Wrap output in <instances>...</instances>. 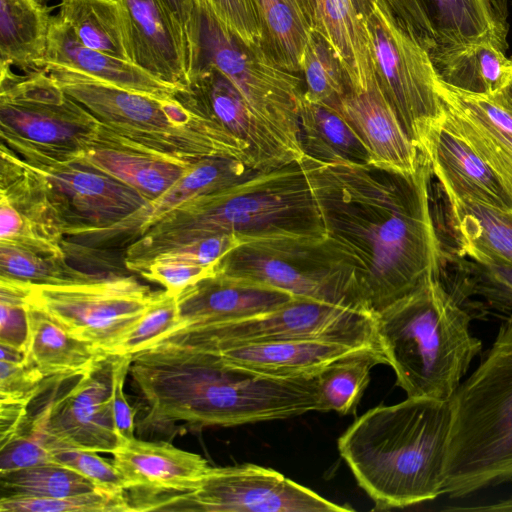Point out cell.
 <instances>
[{
	"label": "cell",
	"mask_w": 512,
	"mask_h": 512,
	"mask_svg": "<svg viewBox=\"0 0 512 512\" xmlns=\"http://www.w3.org/2000/svg\"><path fill=\"white\" fill-rule=\"evenodd\" d=\"M117 358L107 353L85 371L47 378L21 429L111 454L121 442L112 403Z\"/></svg>",
	"instance_id": "11"
},
{
	"label": "cell",
	"mask_w": 512,
	"mask_h": 512,
	"mask_svg": "<svg viewBox=\"0 0 512 512\" xmlns=\"http://www.w3.org/2000/svg\"><path fill=\"white\" fill-rule=\"evenodd\" d=\"M448 201L470 200L512 212V197L471 145L439 120L420 147Z\"/></svg>",
	"instance_id": "21"
},
{
	"label": "cell",
	"mask_w": 512,
	"mask_h": 512,
	"mask_svg": "<svg viewBox=\"0 0 512 512\" xmlns=\"http://www.w3.org/2000/svg\"><path fill=\"white\" fill-rule=\"evenodd\" d=\"M34 1H35V2H37V3H39V4L44 5V2H45L46 0H34Z\"/></svg>",
	"instance_id": "56"
},
{
	"label": "cell",
	"mask_w": 512,
	"mask_h": 512,
	"mask_svg": "<svg viewBox=\"0 0 512 512\" xmlns=\"http://www.w3.org/2000/svg\"><path fill=\"white\" fill-rule=\"evenodd\" d=\"M256 171L231 158L204 159L168 191L149 200L121 220L106 226L69 229L66 233L65 250H125L180 204L196 196L233 185Z\"/></svg>",
	"instance_id": "17"
},
{
	"label": "cell",
	"mask_w": 512,
	"mask_h": 512,
	"mask_svg": "<svg viewBox=\"0 0 512 512\" xmlns=\"http://www.w3.org/2000/svg\"><path fill=\"white\" fill-rule=\"evenodd\" d=\"M134 511L341 512L335 504L280 472L255 464L209 467L182 491L132 490Z\"/></svg>",
	"instance_id": "9"
},
{
	"label": "cell",
	"mask_w": 512,
	"mask_h": 512,
	"mask_svg": "<svg viewBox=\"0 0 512 512\" xmlns=\"http://www.w3.org/2000/svg\"><path fill=\"white\" fill-rule=\"evenodd\" d=\"M0 276L35 285H65L103 277L70 266L66 258L45 256L1 243Z\"/></svg>",
	"instance_id": "41"
},
{
	"label": "cell",
	"mask_w": 512,
	"mask_h": 512,
	"mask_svg": "<svg viewBox=\"0 0 512 512\" xmlns=\"http://www.w3.org/2000/svg\"><path fill=\"white\" fill-rule=\"evenodd\" d=\"M288 340H322L379 347L374 314L302 297H295L276 309L249 318L181 328L154 344L207 350Z\"/></svg>",
	"instance_id": "10"
},
{
	"label": "cell",
	"mask_w": 512,
	"mask_h": 512,
	"mask_svg": "<svg viewBox=\"0 0 512 512\" xmlns=\"http://www.w3.org/2000/svg\"><path fill=\"white\" fill-rule=\"evenodd\" d=\"M378 0H352L358 12L366 20L374 10L375 4Z\"/></svg>",
	"instance_id": "55"
},
{
	"label": "cell",
	"mask_w": 512,
	"mask_h": 512,
	"mask_svg": "<svg viewBox=\"0 0 512 512\" xmlns=\"http://www.w3.org/2000/svg\"><path fill=\"white\" fill-rule=\"evenodd\" d=\"M264 53L280 67L301 73L314 30L313 0H253Z\"/></svg>",
	"instance_id": "31"
},
{
	"label": "cell",
	"mask_w": 512,
	"mask_h": 512,
	"mask_svg": "<svg viewBox=\"0 0 512 512\" xmlns=\"http://www.w3.org/2000/svg\"><path fill=\"white\" fill-rule=\"evenodd\" d=\"M376 81L404 131L420 151L443 114L439 78L429 53L378 0L366 19Z\"/></svg>",
	"instance_id": "12"
},
{
	"label": "cell",
	"mask_w": 512,
	"mask_h": 512,
	"mask_svg": "<svg viewBox=\"0 0 512 512\" xmlns=\"http://www.w3.org/2000/svg\"><path fill=\"white\" fill-rule=\"evenodd\" d=\"M452 286L469 300L480 297L487 308L512 316V264L494 258L459 256Z\"/></svg>",
	"instance_id": "38"
},
{
	"label": "cell",
	"mask_w": 512,
	"mask_h": 512,
	"mask_svg": "<svg viewBox=\"0 0 512 512\" xmlns=\"http://www.w3.org/2000/svg\"><path fill=\"white\" fill-rule=\"evenodd\" d=\"M506 48L494 41H477L430 56L439 80L457 90L491 95L512 71Z\"/></svg>",
	"instance_id": "32"
},
{
	"label": "cell",
	"mask_w": 512,
	"mask_h": 512,
	"mask_svg": "<svg viewBox=\"0 0 512 512\" xmlns=\"http://www.w3.org/2000/svg\"><path fill=\"white\" fill-rule=\"evenodd\" d=\"M299 127L304 154L323 162L372 164L369 150L340 113L304 95Z\"/></svg>",
	"instance_id": "35"
},
{
	"label": "cell",
	"mask_w": 512,
	"mask_h": 512,
	"mask_svg": "<svg viewBox=\"0 0 512 512\" xmlns=\"http://www.w3.org/2000/svg\"><path fill=\"white\" fill-rule=\"evenodd\" d=\"M160 292L134 276H104L65 285L29 284L27 302L45 311L72 335L108 353Z\"/></svg>",
	"instance_id": "14"
},
{
	"label": "cell",
	"mask_w": 512,
	"mask_h": 512,
	"mask_svg": "<svg viewBox=\"0 0 512 512\" xmlns=\"http://www.w3.org/2000/svg\"><path fill=\"white\" fill-rule=\"evenodd\" d=\"M129 61L155 79L184 89L189 83L183 33L163 0H118Z\"/></svg>",
	"instance_id": "19"
},
{
	"label": "cell",
	"mask_w": 512,
	"mask_h": 512,
	"mask_svg": "<svg viewBox=\"0 0 512 512\" xmlns=\"http://www.w3.org/2000/svg\"><path fill=\"white\" fill-rule=\"evenodd\" d=\"M132 355H118L113 375L112 403L116 430L120 440L134 438L136 410L130 406L124 383L130 370Z\"/></svg>",
	"instance_id": "52"
},
{
	"label": "cell",
	"mask_w": 512,
	"mask_h": 512,
	"mask_svg": "<svg viewBox=\"0 0 512 512\" xmlns=\"http://www.w3.org/2000/svg\"><path fill=\"white\" fill-rule=\"evenodd\" d=\"M447 511H475V512H512V496L491 504L471 507H447Z\"/></svg>",
	"instance_id": "53"
},
{
	"label": "cell",
	"mask_w": 512,
	"mask_h": 512,
	"mask_svg": "<svg viewBox=\"0 0 512 512\" xmlns=\"http://www.w3.org/2000/svg\"><path fill=\"white\" fill-rule=\"evenodd\" d=\"M443 495L466 498L512 482V316L450 399Z\"/></svg>",
	"instance_id": "6"
},
{
	"label": "cell",
	"mask_w": 512,
	"mask_h": 512,
	"mask_svg": "<svg viewBox=\"0 0 512 512\" xmlns=\"http://www.w3.org/2000/svg\"><path fill=\"white\" fill-rule=\"evenodd\" d=\"M36 434L48 448L56 464L85 476L103 489L115 492L128 490V484L113 460L104 459L97 452L70 445L54 437Z\"/></svg>",
	"instance_id": "44"
},
{
	"label": "cell",
	"mask_w": 512,
	"mask_h": 512,
	"mask_svg": "<svg viewBox=\"0 0 512 512\" xmlns=\"http://www.w3.org/2000/svg\"><path fill=\"white\" fill-rule=\"evenodd\" d=\"M450 400L407 397L357 418L338 450L374 510L406 508L443 495Z\"/></svg>",
	"instance_id": "3"
},
{
	"label": "cell",
	"mask_w": 512,
	"mask_h": 512,
	"mask_svg": "<svg viewBox=\"0 0 512 512\" xmlns=\"http://www.w3.org/2000/svg\"><path fill=\"white\" fill-rule=\"evenodd\" d=\"M512 112V71L503 86L489 95Z\"/></svg>",
	"instance_id": "54"
},
{
	"label": "cell",
	"mask_w": 512,
	"mask_h": 512,
	"mask_svg": "<svg viewBox=\"0 0 512 512\" xmlns=\"http://www.w3.org/2000/svg\"><path fill=\"white\" fill-rule=\"evenodd\" d=\"M294 298L278 288L215 273L177 295L178 329L249 318L276 309Z\"/></svg>",
	"instance_id": "23"
},
{
	"label": "cell",
	"mask_w": 512,
	"mask_h": 512,
	"mask_svg": "<svg viewBox=\"0 0 512 512\" xmlns=\"http://www.w3.org/2000/svg\"><path fill=\"white\" fill-rule=\"evenodd\" d=\"M314 30L334 49L350 80L351 90H367L375 81L366 20L352 0H313Z\"/></svg>",
	"instance_id": "29"
},
{
	"label": "cell",
	"mask_w": 512,
	"mask_h": 512,
	"mask_svg": "<svg viewBox=\"0 0 512 512\" xmlns=\"http://www.w3.org/2000/svg\"><path fill=\"white\" fill-rule=\"evenodd\" d=\"M0 67V133L68 154L95 143L102 123L46 71L19 76Z\"/></svg>",
	"instance_id": "13"
},
{
	"label": "cell",
	"mask_w": 512,
	"mask_h": 512,
	"mask_svg": "<svg viewBox=\"0 0 512 512\" xmlns=\"http://www.w3.org/2000/svg\"><path fill=\"white\" fill-rule=\"evenodd\" d=\"M387 364L380 348H368L342 358L317 374L319 411L355 414L370 380L371 369Z\"/></svg>",
	"instance_id": "37"
},
{
	"label": "cell",
	"mask_w": 512,
	"mask_h": 512,
	"mask_svg": "<svg viewBox=\"0 0 512 512\" xmlns=\"http://www.w3.org/2000/svg\"><path fill=\"white\" fill-rule=\"evenodd\" d=\"M304 97L331 108L351 90L348 75L328 41L311 33L302 66Z\"/></svg>",
	"instance_id": "40"
},
{
	"label": "cell",
	"mask_w": 512,
	"mask_h": 512,
	"mask_svg": "<svg viewBox=\"0 0 512 512\" xmlns=\"http://www.w3.org/2000/svg\"><path fill=\"white\" fill-rule=\"evenodd\" d=\"M369 150L372 164L404 174L415 173L424 155L411 141L376 78L363 91H348L335 106Z\"/></svg>",
	"instance_id": "24"
},
{
	"label": "cell",
	"mask_w": 512,
	"mask_h": 512,
	"mask_svg": "<svg viewBox=\"0 0 512 512\" xmlns=\"http://www.w3.org/2000/svg\"><path fill=\"white\" fill-rule=\"evenodd\" d=\"M1 512H132L124 492L99 489L94 492L59 497H1Z\"/></svg>",
	"instance_id": "42"
},
{
	"label": "cell",
	"mask_w": 512,
	"mask_h": 512,
	"mask_svg": "<svg viewBox=\"0 0 512 512\" xmlns=\"http://www.w3.org/2000/svg\"><path fill=\"white\" fill-rule=\"evenodd\" d=\"M376 338L407 397L448 401L482 342L470 330L468 299L441 277L374 314Z\"/></svg>",
	"instance_id": "4"
},
{
	"label": "cell",
	"mask_w": 512,
	"mask_h": 512,
	"mask_svg": "<svg viewBox=\"0 0 512 512\" xmlns=\"http://www.w3.org/2000/svg\"><path fill=\"white\" fill-rule=\"evenodd\" d=\"M368 348L374 347L322 340H288L201 351L209 352L229 365L255 373L297 378L316 376L330 364Z\"/></svg>",
	"instance_id": "25"
},
{
	"label": "cell",
	"mask_w": 512,
	"mask_h": 512,
	"mask_svg": "<svg viewBox=\"0 0 512 512\" xmlns=\"http://www.w3.org/2000/svg\"><path fill=\"white\" fill-rule=\"evenodd\" d=\"M29 283L0 276V344L27 351Z\"/></svg>",
	"instance_id": "45"
},
{
	"label": "cell",
	"mask_w": 512,
	"mask_h": 512,
	"mask_svg": "<svg viewBox=\"0 0 512 512\" xmlns=\"http://www.w3.org/2000/svg\"><path fill=\"white\" fill-rule=\"evenodd\" d=\"M325 236L360 268L364 299L375 314L442 276L444 250L431 208V166L404 174L374 164L299 161Z\"/></svg>",
	"instance_id": "1"
},
{
	"label": "cell",
	"mask_w": 512,
	"mask_h": 512,
	"mask_svg": "<svg viewBox=\"0 0 512 512\" xmlns=\"http://www.w3.org/2000/svg\"><path fill=\"white\" fill-rule=\"evenodd\" d=\"M46 379L27 361L0 360V402L29 405L41 392Z\"/></svg>",
	"instance_id": "49"
},
{
	"label": "cell",
	"mask_w": 512,
	"mask_h": 512,
	"mask_svg": "<svg viewBox=\"0 0 512 512\" xmlns=\"http://www.w3.org/2000/svg\"><path fill=\"white\" fill-rule=\"evenodd\" d=\"M199 63H209L240 92L255 116L300 161L299 116L304 83L298 74L272 61L262 49L245 45L218 20L205 0H200ZM198 67V66H197Z\"/></svg>",
	"instance_id": "8"
},
{
	"label": "cell",
	"mask_w": 512,
	"mask_h": 512,
	"mask_svg": "<svg viewBox=\"0 0 512 512\" xmlns=\"http://www.w3.org/2000/svg\"><path fill=\"white\" fill-rule=\"evenodd\" d=\"M179 23L185 42L189 78L197 68L200 54V0H163Z\"/></svg>",
	"instance_id": "51"
},
{
	"label": "cell",
	"mask_w": 512,
	"mask_h": 512,
	"mask_svg": "<svg viewBox=\"0 0 512 512\" xmlns=\"http://www.w3.org/2000/svg\"><path fill=\"white\" fill-rule=\"evenodd\" d=\"M91 166L152 200L172 188L200 163L187 164L162 158L99 135L80 153ZM203 161V160H202Z\"/></svg>",
	"instance_id": "28"
},
{
	"label": "cell",
	"mask_w": 512,
	"mask_h": 512,
	"mask_svg": "<svg viewBox=\"0 0 512 512\" xmlns=\"http://www.w3.org/2000/svg\"><path fill=\"white\" fill-rule=\"evenodd\" d=\"M51 66L161 100L174 99L178 90L150 76L130 61L85 46L59 16L51 20L42 70Z\"/></svg>",
	"instance_id": "26"
},
{
	"label": "cell",
	"mask_w": 512,
	"mask_h": 512,
	"mask_svg": "<svg viewBox=\"0 0 512 512\" xmlns=\"http://www.w3.org/2000/svg\"><path fill=\"white\" fill-rule=\"evenodd\" d=\"M405 29L430 56L477 41L507 47L495 0H408Z\"/></svg>",
	"instance_id": "20"
},
{
	"label": "cell",
	"mask_w": 512,
	"mask_h": 512,
	"mask_svg": "<svg viewBox=\"0 0 512 512\" xmlns=\"http://www.w3.org/2000/svg\"><path fill=\"white\" fill-rule=\"evenodd\" d=\"M449 202L450 225L459 256L512 264V212L470 200Z\"/></svg>",
	"instance_id": "34"
},
{
	"label": "cell",
	"mask_w": 512,
	"mask_h": 512,
	"mask_svg": "<svg viewBox=\"0 0 512 512\" xmlns=\"http://www.w3.org/2000/svg\"><path fill=\"white\" fill-rule=\"evenodd\" d=\"M51 20L34 0H0V66L42 70Z\"/></svg>",
	"instance_id": "33"
},
{
	"label": "cell",
	"mask_w": 512,
	"mask_h": 512,
	"mask_svg": "<svg viewBox=\"0 0 512 512\" xmlns=\"http://www.w3.org/2000/svg\"><path fill=\"white\" fill-rule=\"evenodd\" d=\"M241 244H244L243 240L235 234L215 235L163 252L157 255L148 266L151 263L158 262H178L213 266L216 265L222 257Z\"/></svg>",
	"instance_id": "47"
},
{
	"label": "cell",
	"mask_w": 512,
	"mask_h": 512,
	"mask_svg": "<svg viewBox=\"0 0 512 512\" xmlns=\"http://www.w3.org/2000/svg\"><path fill=\"white\" fill-rule=\"evenodd\" d=\"M58 16L85 46L129 61L118 0H60Z\"/></svg>",
	"instance_id": "36"
},
{
	"label": "cell",
	"mask_w": 512,
	"mask_h": 512,
	"mask_svg": "<svg viewBox=\"0 0 512 512\" xmlns=\"http://www.w3.org/2000/svg\"><path fill=\"white\" fill-rule=\"evenodd\" d=\"M179 325L177 295L163 290L135 325L108 353L136 354L177 330Z\"/></svg>",
	"instance_id": "43"
},
{
	"label": "cell",
	"mask_w": 512,
	"mask_h": 512,
	"mask_svg": "<svg viewBox=\"0 0 512 512\" xmlns=\"http://www.w3.org/2000/svg\"><path fill=\"white\" fill-rule=\"evenodd\" d=\"M43 70L102 123L100 134L114 142L176 162L225 157L255 170L235 137L176 97L161 100L60 67Z\"/></svg>",
	"instance_id": "5"
},
{
	"label": "cell",
	"mask_w": 512,
	"mask_h": 512,
	"mask_svg": "<svg viewBox=\"0 0 512 512\" xmlns=\"http://www.w3.org/2000/svg\"><path fill=\"white\" fill-rule=\"evenodd\" d=\"M2 497L59 498L103 489L59 464H45L0 475ZM106 490V489H105Z\"/></svg>",
	"instance_id": "39"
},
{
	"label": "cell",
	"mask_w": 512,
	"mask_h": 512,
	"mask_svg": "<svg viewBox=\"0 0 512 512\" xmlns=\"http://www.w3.org/2000/svg\"><path fill=\"white\" fill-rule=\"evenodd\" d=\"M67 214L48 183L10 147H0V243L66 258Z\"/></svg>",
	"instance_id": "16"
},
{
	"label": "cell",
	"mask_w": 512,
	"mask_h": 512,
	"mask_svg": "<svg viewBox=\"0 0 512 512\" xmlns=\"http://www.w3.org/2000/svg\"><path fill=\"white\" fill-rule=\"evenodd\" d=\"M176 96L219 123L249 152L258 171L299 162L252 112L232 82L216 67L200 63Z\"/></svg>",
	"instance_id": "18"
},
{
	"label": "cell",
	"mask_w": 512,
	"mask_h": 512,
	"mask_svg": "<svg viewBox=\"0 0 512 512\" xmlns=\"http://www.w3.org/2000/svg\"><path fill=\"white\" fill-rule=\"evenodd\" d=\"M128 490L182 491L210 467L201 455L169 442L125 439L111 453Z\"/></svg>",
	"instance_id": "27"
},
{
	"label": "cell",
	"mask_w": 512,
	"mask_h": 512,
	"mask_svg": "<svg viewBox=\"0 0 512 512\" xmlns=\"http://www.w3.org/2000/svg\"><path fill=\"white\" fill-rule=\"evenodd\" d=\"M26 361L45 379L87 370L104 351L69 333L42 309L27 302Z\"/></svg>",
	"instance_id": "30"
},
{
	"label": "cell",
	"mask_w": 512,
	"mask_h": 512,
	"mask_svg": "<svg viewBox=\"0 0 512 512\" xmlns=\"http://www.w3.org/2000/svg\"><path fill=\"white\" fill-rule=\"evenodd\" d=\"M1 142L48 183L67 214L68 230L110 225L149 201L133 188L88 164L80 153L51 151L4 133H1Z\"/></svg>",
	"instance_id": "15"
},
{
	"label": "cell",
	"mask_w": 512,
	"mask_h": 512,
	"mask_svg": "<svg viewBox=\"0 0 512 512\" xmlns=\"http://www.w3.org/2000/svg\"><path fill=\"white\" fill-rule=\"evenodd\" d=\"M221 24L245 45L262 49L261 28L253 0H205Z\"/></svg>",
	"instance_id": "46"
},
{
	"label": "cell",
	"mask_w": 512,
	"mask_h": 512,
	"mask_svg": "<svg viewBox=\"0 0 512 512\" xmlns=\"http://www.w3.org/2000/svg\"><path fill=\"white\" fill-rule=\"evenodd\" d=\"M215 267L216 265L158 262L151 263L139 275L148 281L160 284L168 293L179 295L202 279L214 275Z\"/></svg>",
	"instance_id": "50"
},
{
	"label": "cell",
	"mask_w": 512,
	"mask_h": 512,
	"mask_svg": "<svg viewBox=\"0 0 512 512\" xmlns=\"http://www.w3.org/2000/svg\"><path fill=\"white\" fill-rule=\"evenodd\" d=\"M440 119L492 168L512 197V112L489 95L466 93L440 81Z\"/></svg>",
	"instance_id": "22"
},
{
	"label": "cell",
	"mask_w": 512,
	"mask_h": 512,
	"mask_svg": "<svg viewBox=\"0 0 512 512\" xmlns=\"http://www.w3.org/2000/svg\"><path fill=\"white\" fill-rule=\"evenodd\" d=\"M215 273L374 314L363 296L357 262L326 236L250 241L222 257Z\"/></svg>",
	"instance_id": "7"
},
{
	"label": "cell",
	"mask_w": 512,
	"mask_h": 512,
	"mask_svg": "<svg viewBox=\"0 0 512 512\" xmlns=\"http://www.w3.org/2000/svg\"><path fill=\"white\" fill-rule=\"evenodd\" d=\"M45 464H56L38 434L20 430L1 444L0 475Z\"/></svg>",
	"instance_id": "48"
},
{
	"label": "cell",
	"mask_w": 512,
	"mask_h": 512,
	"mask_svg": "<svg viewBox=\"0 0 512 512\" xmlns=\"http://www.w3.org/2000/svg\"><path fill=\"white\" fill-rule=\"evenodd\" d=\"M220 234H235L244 243L281 236H325L300 163L256 171L180 204L124 250V266L140 273L163 252Z\"/></svg>",
	"instance_id": "2"
}]
</instances>
